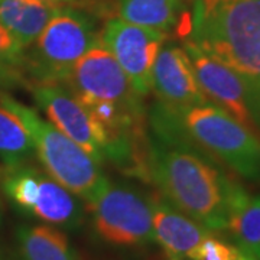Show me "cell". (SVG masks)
<instances>
[{
  "label": "cell",
  "mask_w": 260,
  "mask_h": 260,
  "mask_svg": "<svg viewBox=\"0 0 260 260\" xmlns=\"http://www.w3.org/2000/svg\"><path fill=\"white\" fill-rule=\"evenodd\" d=\"M2 188L20 211L58 229H77L83 208L77 195L56 182L47 172L20 165L9 168L2 178Z\"/></svg>",
  "instance_id": "obj_7"
},
{
  "label": "cell",
  "mask_w": 260,
  "mask_h": 260,
  "mask_svg": "<svg viewBox=\"0 0 260 260\" xmlns=\"http://www.w3.org/2000/svg\"><path fill=\"white\" fill-rule=\"evenodd\" d=\"M167 37L123 19H110L100 32V41L110 49L135 91L142 97L152 90L153 65Z\"/></svg>",
  "instance_id": "obj_10"
},
{
  "label": "cell",
  "mask_w": 260,
  "mask_h": 260,
  "mask_svg": "<svg viewBox=\"0 0 260 260\" xmlns=\"http://www.w3.org/2000/svg\"><path fill=\"white\" fill-rule=\"evenodd\" d=\"M194 260H254L249 254L240 250L236 244L221 240L210 234L204 242L200 244L195 253Z\"/></svg>",
  "instance_id": "obj_20"
},
{
  "label": "cell",
  "mask_w": 260,
  "mask_h": 260,
  "mask_svg": "<svg viewBox=\"0 0 260 260\" xmlns=\"http://www.w3.org/2000/svg\"><path fill=\"white\" fill-rule=\"evenodd\" d=\"M41 2L51 3V5H55V6H73L75 2H78V0H41Z\"/></svg>",
  "instance_id": "obj_21"
},
{
  "label": "cell",
  "mask_w": 260,
  "mask_h": 260,
  "mask_svg": "<svg viewBox=\"0 0 260 260\" xmlns=\"http://www.w3.org/2000/svg\"><path fill=\"white\" fill-rule=\"evenodd\" d=\"M34 102L49 123L75 142L100 167L107 160L109 140L102 126L62 84H28Z\"/></svg>",
  "instance_id": "obj_9"
},
{
  "label": "cell",
  "mask_w": 260,
  "mask_h": 260,
  "mask_svg": "<svg viewBox=\"0 0 260 260\" xmlns=\"http://www.w3.org/2000/svg\"><path fill=\"white\" fill-rule=\"evenodd\" d=\"M184 39L242 80L260 132V0H194Z\"/></svg>",
  "instance_id": "obj_2"
},
{
  "label": "cell",
  "mask_w": 260,
  "mask_h": 260,
  "mask_svg": "<svg viewBox=\"0 0 260 260\" xmlns=\"http://www.w3.org/2000/svg\"><path fill=\"white\" fill-rule=\"evenodd\" d=\"M0 103L15 113L26 127L35 155L48 175L68 191L88 201L109 181L95 160L34 109L5 93H0Z\"/></svg>",
  "instance_id": "obj_4"
},
{
  "label": "cell",
  "mask_w": 260,
  "mask_h": 260,
  "mask_svg": "<svg viewBox=\"0 0 260 260\" xmlns=\"http://www.w3.org/2000/svg\"><path fill=\"white\" fill-rule=\"evenodd\" d=\"M185 0H117L120 19L138 26L171 34L177 28L182 39L188 37L189 19L184 18Z\"/></svg>",
  "instance_id": "obj_14"
},
{
  "label": "cell",
  "mask_w": 260,
  "mask_h": 260,
  "mask_svg": "<svg viewBox=\"0 0 260 260\" xmlns=\"http://www.w3.org/2000/svg\"><path fill=\"white\" fill-rule=\"evenodd\" d=\"M182 48L191 59L197 81L208 102L223 109L260 139V132L242 80L227 65L208 55L189 39H182Z\"/></svg>",
  "instance_id": "obj_11"
},
{
  "label": "cell",
  "mask_w": 260,
  "mask_h": 260,
  "mask_svg": "<svg viewBox=\"0 0 260 260\" xmlns=\"http://www.w3.org/2000/svg\"><path fill=\"white\" fill-rule=\"evenodd\" d=\"M16 240L20 260H77L67 234L54 225H20Z\"/></svg>",
  "instance_id": "obj_16"
},
{
  "label": "cell",
  "mask_w": 260,
  "mask_h": 260,
  "mask_svg": "<svg viewBox=\"0 0 260 260\" xmlns=\"http://www.w3.org/2000/svg\"><path fill=\"white\" fill-rule=\"evenodd\" d=\"M149 127L172 132L247 181L260 184V139L211 102L172 109L156 102Z\"/></svg>",
  "instance_id": "obj_3"
},
{
  "label": "cell",
  "mask_w": 260,
  "mask_h": 260,
  "mask_svg": "<svg viewBox=\"0 0 260 260\" xmlns=\"http://www.w3.org/2000/svg\"><path fill=\"white\" fill-rule=\"evenodd\" d=\"M99 39L93 16L73 6H62L25 49L29 83L62 84L77 61Z\"/></svg>",
  "instance_id": "obj_5"
},
{
  "label": "cell",
  "mask_w": 260,
  "mask_h": 260,
  "mask_svg": "<svg viewBox=\"0 0 260 260\" xmlns=\"http://www.w3.org/2000/svg\"><path fill=\"white\" fill-rule=\"evenodd\" d=\"M16 84L28 85L25 48L0 25V85Z\"/></svg>",
  "instance_id": "obj_19"
},
{
  "label": "cell",
  "mask_w": 260,
  "mask_h": 260,
  "mask_svg": "<svg viewBox=\"0 0 260 260\" xmlns=\"http://www.w3.org/2000/svg\"><path fill=\"white\" fill-rule=\"evenodd\" d=\"M152 90L159 103L172 109L208 103L185 49L174 42L165 41L159 51L152 71Z\"/></svg>",
  "instance_id": "obj_12"
},
{
  "label": "cell",
  "mask_w": 260,
  "mask_h": 260,
  "mask_svg": "<svg viewBox=\"0 0 260 260\" xmlns=\"http://www.w3.org/2000/svg\"><path fill=\"white\" fill-rule=\"evenodd\" d=\"M85 203L94 232L103 242L116 247H139L155 242L150 198L107 181Z\"/></svg>",
  "instance_id": "obj_6"
},
{
  "label": "cell",
  "mask_w": 260,
  "mask_h": 260,
  "mask_svg": "<svg viewBox=\"0 0 260 260\" xmlns=\"http://www.w3.org/2000/svg\"><path fill=\"white\" fill-rule=\"evenodd\" d=\"M225 232L240 250L260 260V194L243 195L233 208Z\"/></svg>",
  "instance_id": "obj_17"
},
{
  "label": "cell",
  "mask_w": 260,
  "mask_h": 260,
  "mask_svg": "<svg viewBox=\"0 0 260 260\" xmlns=\"http://www.w3.org/2000/svg\"><path fill=\"white\" fill-rule=\"evenodd\" d=\"M37 156L34 142L19 117L0 103V159L8 168L26 165Z\"/></svg>",
  "instance_id": "obj_18"
},
{
  "label": "cell",
  "mask_w": 260,
  "mask_h": 260,
  "mask_svg": "<svg viewBox=\"0 0 260 260\" xmlns=\"http://www.w3.org/2000/svg\"><path fill=\"white\" fill-rule=\"evenodd\" d=\"M150 207L155 242L168 260H194L200 244L213 232L181 213L164 197L150 198Z\"/></svg>",
  "instance_id": "obj_13"
},
{
  "label": "cell",
  "mask_w": 260,
  "mask_h": 260,
  "mask_svg": "<svg viewBox=\"0 0 260 260\" xmlns=\"http://www.w3.org/2000/svg\"><path fill=\"white\" fill-rule=\"evenodd\" d=\"M61 8L41 0H0V25L26 49Z\"/></svg>",
  "instance_id": "obj_15"
},
{
  "label": "cell",
  "mask_w": 260,
  "mask_h": 260,
  "mask_svg": "<svg viewBox=\"0 0 260 260\" xmlns=\"http://www.w3.org/2000/svg\"><path fill=\"white\" fill-rule=\"evenodd\" d=\"M145 168L168 203L213 233L227 230L233 208L247 192L217 159L169 132L149 130Z\"/></svg>",
  "instance_id": "obj_1"
},
{
  "label": "cell",
  "mask_w": 260,
  "mask_h": 260,
  "mask_svg": "<svg viewBox=\"0 0 260 260\" xmlns=\"http://www.w3.org/2000/svg\"><path fill=\"white\" fill-rule=\"evenodd\" d=\"M62 85L81 104L110 103L130 112L148 113L143 97L135 91L127 75L100 39L77 61Z\"/></svg>",
  "instance_id": "obj_8"
}]
</instances>
